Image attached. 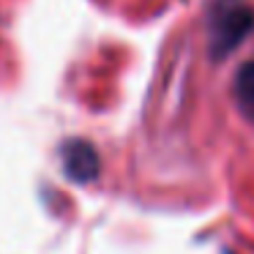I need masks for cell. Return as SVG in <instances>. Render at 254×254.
Here are the masks:
<instances>
[{
    "mask_svg": "<svg viewBox=\"0 0 254 254\" xmlns=\"http://www.w3.org/2000/svg\"><path fill=\"white\" fill-rule=\"evenodd\" d=\"M63 167H66L68 178H74L77 183H88V181L99 178L101 161L90 142H85V139H68L63 145Z\"/></svg>",
    "mask_w": 254,
    "mask_h": 254,
    "instance_id": "cell-2",
    "label": "cell"
},
{
    "mask_svg": "<svg viewBox=\"0 0 254 254\" xmlns=\"http://www.w3.org/2000/svg\"><path fill=\"white\" fill-rule=\"evenodd\" d=\"M232 99L246 121L254 123V61L243 63L232 79Z\"/></svg>",
    "mask_w": 254,
    "mask_h": 254,
    "instance_id": "cell-3",
    "label": "cell"
},
{
    "mask_svg": "<svg viewBox=\"0 0 254 254\" xmlns=\"http://www.w3.org/2000/svg\"><path fill=\"white\" fill-rule=\"evenodd\" d=\"M254 30V8L243 0H210L208 50L213 61L230 58Z\"/></svg>",
    "mask_w": 254,
    "mask_h": 254,
    "instance_id": "cell-1",
    "label": "cell"
}]
</instances>
